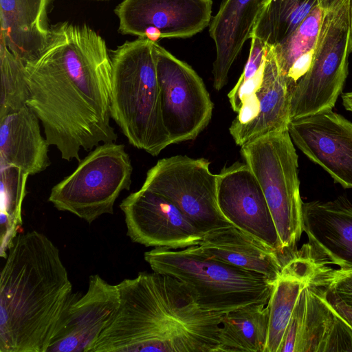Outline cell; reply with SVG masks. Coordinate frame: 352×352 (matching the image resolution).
I'll return each instance as SVG.
<instances>
[{
	"label": "cell",
	"mask_w": 352,
	"mask_h": 352,
	"mask_svg": "<svg viewBox=\"0 0 352 352\" xmlns=\"http://www.w3.org/2000/svg\"><path fill=\"white\" fill-rule=\"evenodd\" d=\"M28 106L61 158L78 162L81 148L116 142L110 123L111 60L104 40L87 25L59 23L50 28L38 57L25 64Z\"/></svg>",
	"instance_id": "obj_1"
},
{
	"label": "cell",
	"mask_w": 352,
	"mask_h": 352,
	"mask_svg": "<svg viewBox=\"0 0 352 352\" xmlns=\"http://www.w3.org/2000/svg\"><path fill=\"white\" fill-rule=\"evenodd\" d=\"M118 309L91 352H217L223 314L169 275L140 272L118 285Z\"/></svg>",
	"instance_id": "obj_2"
},
{
	"label": "cell",
	"mask_w": 352,
	"mask_h": 352,
	"mask_svg": "<svg viewBox=\"0 0 352 352\" xmlns=\"http://www.w3.org/2000/svg\"><path fill=\"white\" fill-rule=\"evenodd\" d=\"M79 294L46 235L18 234L0 274V351L47 352Z\"/></svg>",
	"instance_id": "obj_3"
},
{
	"label": "cell",
	"mask_w": 352,
	"mask_h": 352,
	"mask_svg": "<svg viewBox=\"0 0 352 352\" xmlns=\"http://www.w3.org/2000/svg\"><path fill=\"white\" fill-rule=\"evenodd\" d=\"M154 41H126L111 56V116L133 146L157 156L171 144L164 125Z\"/></svg>",
	"instance_id": "obj_4"
},
{
	"label": "cell",
	"mask_w": 352,
	"mask_h": 352,
	"mask_svg": "<svg viewBox=\"0 0 352 352\" xmlns=\"http://www.w3.org/2000/svg\"><path fill=\"white\" fill-rule=\"evenodd\" d=\"M144 256L153 271L191 287L202 309L220 314L254 303L267 305L275 283L262 274L211 258L198 245L154 248Z\"/></svg>",
	"instance_id": "obj_5"
},
{
	"label": "cell",
	"mask_w": 352,
	"mask_h": 352,
	"mask_svg": "<svg viewBox=\"0 0 352 352\" xmlns=\"http://www.w3.org/2000/svg\"><path fill=\"white\" fill-rule=\"evenodd\" d=\"M263 191L285 254L291 256L302 230L298 155L288 129L241 146Z\"/></svg>",
	"instance_id": "obj_6"
},
{
	"label": "cell",
	"mask_w": 352,
	"mask_h": 352,
	"mask_svg": "<svg viewBox=\"0 0 352 352\" xmlns=\"http://www.w3.org/2000/svg\"><path fill=\"white\" fill-rule=\"evenodd\" d=\"M351 52L350 0H327L310 67L291 91L290 121L332 109L347 77Z\"/></svg>",
	"instance_id": "obj_7"
},
{
	"label": "cell",
	"mask_w": 352,
	"mask_h": 352,
	"mask_svg": "<svg viewBox=\"0 0 352 352\" xmlns=\"http://www.w3.org/2000/svg\"><path fill=\"white\" fill-rule=\"evenodd\" d=\"M77 168L54 185L48 201L59 211L69 212L91 223L113 213L114 204L131 185L133 166L124 144H99Z\"/></svg>",
	"instance_id": "obj_8"
},
{
	"label": "cell",
	"mask_w": 352,
	"mask_h": 352,
	"mask_svg": "<svg viewBox=\"0 0 352 352\" xmlns=\"http://www.w3.org/2000/svg\"><path fill=\"white\" fill-rule=\"evenodd\" d=\"M209 166L204 158H163L148 170L142 187L168 199L203 235L234 226L219 207L217 175Z\"/></svg>",
	"instance_id": "obj_9"
},
{
	"label": "cell",
	"mask_w": 352,
	"mask_h": 352,
	"mask_svg": "<svg viewBox=\"0 0 352 352\" xmlns=\"http://www.w3.org/2000/svg\"><path fill=\"white\" fill-rule=\"evenodd\" d=\"M162 120L171 144L195 139L208 125L214 104L204 82L186 63L153 43Z\"/></svg>",
	"instance_id": "obj_10"
},
{
	"label": "cell",
	"mask_w": 352,
	"mask_h": 352,
	"mask_svg": "<svg viewBox=\"0 0 352 352\" xmlns=\"http://www.w3.org/2000/svg\"><path fill=\"white\" fill-rule=\"evenodd\" d=\"M279 351H352V328L327 302L316 275V263L294 307Z\"/></svg>",
	"instance_id": "obj_11"
},
{
	"label": "cell",
	"mask_w": 352,
	"mask_h": 352,
	"mask_svg": "<svg viewBox=\"0 0 352 352\" xmlns=\"http://www.w3.org/2000/svg\"><path fill=\"white\" fill-rule=\"evenodd\" d=\"M212 0H123L115 9L119 32L157 42L189 38L210 25Z\"/></svg>",
	"instance_id": "obj_12"
},
{
	"label": "cell",
	"mask_w": 352,
	"mask_h": 352,
	"mask_svg": "<svg viewBox=\"0 0 352 352\" xmlns=\"http://www.w3.org/2000/svg\"><path fill=\"white\" fill-rule=\"evenodd\" d=\"M130 239L146 247L173 250L197 245L203 234L168 199L141 188L120 204Z\"/></svg>",
	"instance_id": "obj_13"
},
{
	"label": "cell",
	"mask_w": 352,
	"mask_h": 352,
	"mask_svg": "<svg viewBox=\"0 0 352 352\" xmlns=\"http://www.w3.org/2000/svg\"><path fill=\"white\" fill-rule=\"evenodd\" d=\"M217 201L236 228L287 256L261 186L246 163L236 162L217 174Z\"/></svg>",
	"instance_id": "obj_14"
},
{
	"label": "cell",
	"mask_w": 352,
	"mask_h": 352,
	"mask_svg": "<svg viewBox=\"0 0 352 352\" xmlns=\"http://www.w3.org/2000/svg\"><path fill=\"white\" fill-rule=\"evenodd\" d=\"M293 143L344 188H352V122L332 109L290 121Z\"/></svg>",
	"instance_id": "obj_15"
},
{
	"label": "cell",
	"mask_w": 352,
	"mask_h": 352,
	"mask_svg": "<svg viewBox=\"0 0 352 352\" xmlns=\"http://www.w3.org/2000/svg\"><path fill=\"white\" fill-rule=\"evenodd\" d=\"M119 305L117 285L98 274L90 276L87 291L69 306L47 352H91Z\"/></svg>",
	"instance_id": "obj_16"
},
{
	"label": "cell",
	"mask_w": 352,
	"mask_h": 352,
	"mask_svg": "<svg viewBox=\"0 0 352 352\" xmlns=\"http://www.w3.org/2000/svg\"><path fill=\"white\" fill-rule=\"evenodd\" d=\"M302 219L311 250L352 271V204L343 197L302 202Z\"/></svg>",
	"instance_id": "obj_17"
},
{
	"label": "cell",
	"mask_w": 352,
	"mask_h": 352,
	"mask_svg": "<svg viewBox=\"0 0 352 352\" xmlns=\"http://www.w3.org/2000/svg\"><path fill=\"white\" fill-rule=\"evenodd\" d=\"M197 245L211 258L262 274L275 282L291 258L234 226L205 234Z\"/></svg>",
	"instance_id": "obj_18"
},
{
	"label": "cell",
	"mask_w": 352,
	"mask_h": 352,
	"mask_svg": "<svg viewBox=\"0 0 352 352\" xmlns=\"http://www.w3.org/2000/svg\"><path fill=\"white\" fill-rule=\"evenodd\" d=\"M261 0H224L211 19L209 34L216 58L212 73L213 87L220 91L228 82L230 69L245 42L250 38Z\"/></svg>",
	"instance_id": "obj_19"
},
{
	"label": "cell",
	"mask_w": 352,
	"mask_h": 352,
	"mask_svg": "<svg viewBox=\"0 0 352 352\" xmlns=\"http://www.w3.org/2000/svg\"><path fill=\"white\" fill-rule=\"evenodd\" d=\"M259 111L248 123L232 126L229 131L241 147L272 133L288 129L291 92L278 66L272 47L267 45L263 77L256 92Z\"/></svg>",
	"instance_id": "obj_20"
},
{
	"label": "cell",
	"mask_w": 352,
	"mask_h": 352,
	"mask_svg": "<svg viewBox=\"0 0 352 352\" xmlns=\"http://www.w3.org/2000/svg\"><path fill=\"white\" fill-rule=\"evenodd\" d=\"M50 0H0V41L24 64L34 60L50 34Z\"/></svg>",
	"instance_id": "obj_21"
},
{
	"label": "cell",
	"mask_w": 352,
	"mask_h": 352,
	"mask_svg": "<svg viewBox=\"0 0 352 352\" xmlns=\"http://www.w3.org/2000/svg\"><path fill=\"white\" fill-rule=\"evenodd\" d=\"M40 122L28 106L0 118V166H16L33 175L50 165V145Z\"/></svg>",
	"instance_id": "obj_22"
},
{
	"label": "cell",
	"mask_w": 352,
	"mask_h": 352,
	"mask_svg": "<svg viewBox=\"0 0 352 352\" xmlns=\"http://www.w3.org/2000/svg\"><path fill=\"white\" fill-rule=\"evenodd\" d=\"M315 266L311 254L294 253L276 280L270 299L268 338L265 352H279L299 296L310 280Z\"/></svg>",
	"instance_id": "obj_23"
},
{
	"label": "cell",
	"mask_w": 352,
	"mask_h": 352,
	"mask_svg": "<svg viewBox=\"0 0 352 352\" xmlns=\"http://www.w3.org/2000/svg\"><path fill=\"white\" fill-rule=\"evenodd\" d=\"M326 4L327 0H322L290 35L272 47L280 72L290 92L310 67Z\"/></svg>",
	"instance_id": "obj_24"
},
{
	"label": "cell",
	"mask_w": 352,
	"mask_h": 352,
	"mask_svg": "<svg viewBox=\"0 0 352 352\" xmlns=\"http://www.w3.org/2000/svg\"><path fill=\"white\" fill-rule=\"evenodd\" d=\"M269 308L254 303L223 315L217 352H265Z\"/></svg>",
	"instance_id": "obj_25"
},
{
	"label": "cell",
	"mask_w": 352,
	"mask_h": 352,
	"mask_svg": "<svg viewBox=\"0 0 352 352\" xmlns=\"http://www.w3.org/2000/svg\"><path fill=\"white\" fill-rule=\"evenodd\" d=\"M321 1L261 0L251 36L274 47L290 35Z\"/></svg>",
	"instance_id": "obj_26"
},
{
	"label": "cell",
	"mask_w": 352,
	"mask_h": 352,
	"mask_svg": "<svg viewBox=\"0 0 352 352\" xmlns=\"http://www.w3.org/2000/svg\"><path fill=\"white\" fill-rule=\"evenodd\" d=\"M29 175L13 166H0V255L6 258L8 249L22 226V204Z\"/></svg>",
	"instance_id": "obj_27"
},
{
	"label": "cell",
	"mask_w": 352,
	"mask_h": 352,
	"mask_svg": "<svg viewBox=\"0 0 352 352\" xmlns=\"http://www.w3.org/2000/svg\"><path fill=\"white\" fill-rule=\"evenodd\" d=\"M0 118L27 107L30 97L25 65L0 42Z\"/></svg>",
	"instance_id": "obj_28"
},
{
	"label": "cell",
	"mask_w": 352,
	"mask_h": 352,
	"mask_svg": "<svg viewBox=\"0 0 352 352\" xmlns=\"http://www.w3.org/2000/svg\"><path fill=\"white\" fill-rule=\"evenodd\" d=\"M250 38V54L243 72L228 94L231 107L237 113L244 102L254 98L263 77L267 45L258 37Z\"/></svg>",
	"instance_id": "obj_29"
},
{
	"label": "cell",
	"mask_w": 352,
	"mask_h": 352,
	"mask_svg": "<svg viewBox=\"0 0 352 352\" xmlns=\"http://www.w3.org/2000/svg\"><path fill=\"white\" fill-rule=\"evenodd\" d=\"M316 274L327 289L352 307V271L332 270L317 261Z\"/></svg>",
	"instance_id": "obj_30"
},
{
	"label": "cell",
	"mask_w": 352,
	"mask_h": 352,
	"mask_svg": "<svg viewBox=\"0 0 352 352\" xmlns=\"http://www.w3.org/2000/svg\"><path fill=\"white\" fill-rule=\"evenodd\" d=\"M318 279L322 286L323 295L327 302L352 328V307L340 300L334 294L327 289L318 277Z\"/></svg>",
	"instance_id": "obj_31"
},
{
	"label": "cell",
	"mask_w": 352,
	"mask_h": 352,
	"mask_svg": "<svg viewBox=\"0 0 352 352\" xmlns=\"http://www.w3.org/2000/svg\"><path fill=\"white\" fill-rule=\"evenodd\" d=\"M342 99L344 108L352 111V91L343 94Z\"/></svg>",
	"instance_id": "obj_32"
},
{
	"label": "cell",
	"mask_w": 352,
	"mask_h": 352,
	"mask_svg": "<svg viewBox=\"0 0 352 352\" xmlns=\"http://www.w3.org/2000/svg\"><path fill=\"white\" fill-rule=\"evenodd\" d=\"M350 27H351V36L352 43V0H350Z\"/></svg>",
	"instance_id": "obj_33"
}]
</instances>
